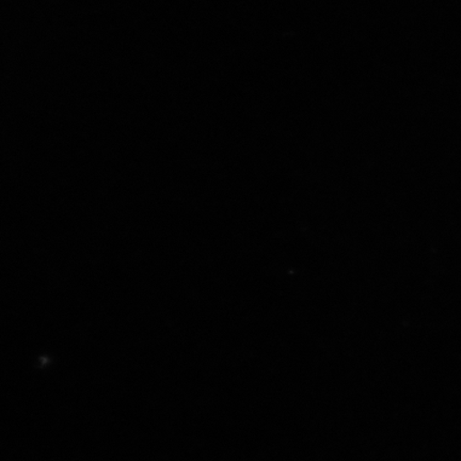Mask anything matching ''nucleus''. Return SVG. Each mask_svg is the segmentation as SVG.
I'll list each match as a JSON object with an SVG mask.
<instances>
[]
</instances>
